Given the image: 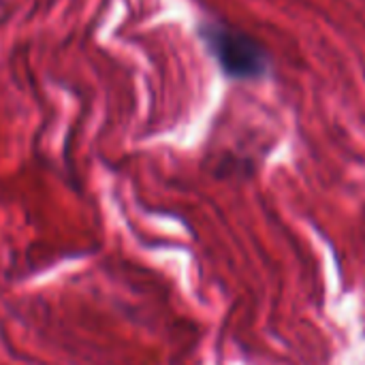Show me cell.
<instances>
[{"label":"cell","mask_w":365,"mask_h":365,"mask_svg":"<svg viewBox=\"0 0 365 365\" xmlns=\"http://www.w3.org/2000/svg\"><path fill=\"white\" fill-rule=\"evenodd\" d=\"M199 36L220 71L231 79H261L269 68L267 51L240 28L220 21H203Z\"/></svg>","instance_id":"cell-1"}]
</instances>
